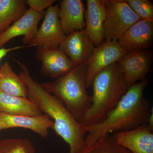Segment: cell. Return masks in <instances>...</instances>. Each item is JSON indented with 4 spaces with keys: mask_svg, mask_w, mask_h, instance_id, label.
<instances>
[{
    "mask_svg": "<svg viewBox=\"0 0 153 153\" xmlns=\"http://www.w3.org/2000/svg\"><path fill=\"white\" fill-rule=\"evenodd\" d=\"M86 63L75 66L71 71L51 82L41 84L47 92L63 102L75 119L82 124L84 115L91 104L87 92Z\"/></svg>",
    "mask_w": 153,
    "mask_h": 153,
    "instance_id": "4",
    "label": "cell"
},
{
    "mask_svg": "<svg viewBox=\"0 0 153 153\" xmlns=\"http://www.w3.org/2000/svg\"><path fill=\"white\" fill-rule=\"evenodd\" d=\"M25 0H0V34L26 13Z\"/></svg>",
    "mask_w": 153,
    "mask_h": 153,
    "instance_id": "19",
    "label": "cell"
},
{
    "mask_svg": "<svg viewBox=\"0 0 153 153\" xmlns=\"http://www.w3.org/2000/svg\"><path fill=\"white\" fill-rule=\"evenodd\" d=\"M44 12L36 13L28 10L20 19L0 34V49L16 37L23 36L24 44H30L38 30V25L45 16Z\"/></svg>",
    "mask_w": 153,
    "mask_h": 153,
    "instance_id": "12",
    "label": "cell"
},
{
    "mask_svg": "<svg viewBox=\"0 0 153 153\" xmlns=\"http://www.w3.org/2000/svg\"><path fill=\"white\" fill-rule=\"evenodd\" d=\"M91 86V104L82 120V125L84 127L98 124L104 120L130 87L117 63L110 65L97 73Z\"/></svg>",
    "mask_w": 153,
    "mask_h": 153,
    "instance_id": "3",
    "label": "cell"
},
{
    "mask_svg": "<svg viewBox=\"0 0 153 153\" xmlns=\"http://www.w3.org/2000/svg\"><path fill=\"white\" fill-rule=\"evenodd\" d=\"M27 5L30 7L29 10L36 13H41L44 10L53 5L55 0H25Z\"/></svg>",
    "mask_w": 153,
    "mask_h": 153,
    "instance_id": "23",
    "label": "cell"
},
{
    "mask_svg": "<svg viewBox=\"0 0 153 153\" xmlns=\"http://www.w3.org/2000/svg\"><path fill=\"white\" fill-rule=\"evenodd\" d=\"M79 153H131L118 145L112 136L102 137L96 142L86 145Z\"/></svg>",
    "mask_w": 153,
    "mask_h": 153,
    "instance_id": "20",
    "label": "cell"
},
{
    "mask_svg": "<svg viewBox=\"0 0 153 153\" xmlns=\"http://www.w3.org/2000/svg\"><path fill=\"white\" fill-rule=\"evenodd\" d=\"M28 47H29L28 46H18V47L10 48H4V47L1 48V49H0V61L3 58H4L6 55H7L9 52H10L11 51H14V50H18V49Z\"/></svg>",
    "mask_w": 153,
    "mask_h": 153,
    "instance_id": "24",
    "label": "cell"
},
{
    "mask_svg": "<svg viewBox=\"0 0 153 153\" xmlns=\"http://www.w3.org/2000/svg\"><path fill=\"white\" fill-rule=\"evenodd\" d=\"M148 81L146 78L131 85L104 120L98 124L84 127L86 145L111 133L130 130L148 124L152 110L144 91Z\"/></svg>",
    "mask_w": 153,
    "mask_h": 153,
    "instance_id": "2",
    "label": "cell"
},
{
    "mask_svg": "<svg viewBox=\"0 0 153 153\" xmlns=\"http://www.w3.org/2000/svg\"><path fill=\"white\" fill-rule=\"evenodd\" d=\"M105 11V40L117 41L136 22L141 20L124 0H102Z\"/></svg>",
    "mask_w": 153,
    "mask_h": 153,
    "instance_id": "5",
    "label": "cell"
},
{
    "mask_svg": "<svg viewBox=\"0 0 153 153\" xmlns=\"http://www.w3.org/2000/svg\"><path fill=\"white\" fill-rule=\"evenodd\" d=\"M59 4L47 9L42 25L29 45L30 47L58 48L66 37L58 17Z\"/></svg>",
    "mask_w": 153,
    "mask_h": 153,
    "instance_id": "7",
    "label": "cell"
},
{
    "mask_svg": "<svg viewBox=\"0 0 153 153\" xmlns=\"http://www.w3.org/2000/svg\"><path fill=\"white\" fill-rule=\"evenodd\" d=\"M95 47L83 29L74 31L66 36L58 48L76 66L87 61Z\"/></svg>",
    "mask_w": 153,
    "mask_h": 153,
    "instance_id": "10",
    "label": "cell"
},
{
    "mask_svg": "<svg viewBox=\"0 0 153 153\" xmlns=\"http://www.w3.org/2000/svg\"><path fill=\"white\" fill-rule=\"evenodd\" d=\"M0 114L36 116L43 114L27 98L11 95L0 89Z\"/></svg>",
    "mask_w": 153,
    "mask_h": 153,
    "instance_id": "17",
    "label": "cell"
},
{
    "mask_svg": "<svg viewBox=\"0 0 153 153\" xmlns=\"http://www.w3.org/2000/svg\"><path fill=\"white\" fill-rule=\"evenodd\" d=\"M141 20L153 22V5L149 0H124Z\"/></svg>",
    "mask_w": 153,
    "mask_h": 153,
    "instance_id": "22",
    "label": "cell"
},
{
    "mask_svg": "<svg viewBox=\"0 0 153 153\" xmlns=\"http://www.w3.org/2000/svg\"><path fill=\"white\" fill-rule=\"evenodd\" d=\"M118 145L131 153H153V129L148 124L112 136Z\"/></svg>",
    "mask_w": 153,
    "mask_h": 153,
    "instance_id": "11",
    "label": "cell"
},
{
    "mask_svg": "<svg viewBox=\"0 0 153 153\" xmlns=\"http://www.w3.org/2000/svg\"><path fill=\"white\" fill-rule=\"evenodd\" d=\"M15 60L22 69L19 76L27 86V98L53 121V129L68 144L69 153H80L86 146V132L82 124L76 120L63 102L47 92L33 79L26 65Z\"/></svg>",
    "mask_w": 153,
    "mask_h": 153,
    "instance_id": "1",
    "label": "cell"
},
{
    "mask_svg": "<svg viewBox=\"0 0 153 153\" xmlns=\"http://www.w3.org/2000/svg\"><path fill=\"white\" fill-rule=\"evenodd\" d=\"M0 89L11 95L27 98V86L9 62L0 66Z\"/></svg>",
    "mask_w": 153,
    "mask_h": 153,
    "instance_id": "18",
    "label": "cell"
},
{
    "mask_svg": "<svg viewBox=\"0 0 153 153\" xmlns=\"http://www.w3.org/2000/svg\"><path fill=\"white\" fill-rule=\"evenodd\" d=\"M36 149L27 139L7 138L0 140V153H36Z\"/></svg>",
    "mask_w": 153,
    "mask_h": 153,
    "instance_id": "21",
    "label": "cell"
},
{
    "mask_svg": "<svg viewBox=\"0 0 153 153\" xmlns=\"http://www.w3.org/2000/svg\"><path fill=\"white\" fill-rule=\"evenodd\" d=\"M3 130V126L1 121L0 120V132Z\"/></svg>",
    "mask_w": 153,
    "mask_h": 153,
    "instance_id": "25",
    "label": "cell"
},
{
    "mask_svg": "<svg viewBox=\"0 0 153 153\" xmlns=\"http://www.w3.org/2000/svg\"><path fill=\"white\" fill-rule=\"evenodd\" d=\"M153 40V22L141 20L128 28L118 40L127 52L147 50Z\"/></svg>",
    "mask_w": 153,
    "mask_h": 153,
    "instance_id": "13",
    "label": "cell"
},
{
    "mask_svg": "<svg viewBox=\"0 0 153 153\" xmlns=\"http://www.w3.org/2000/svg\"><path fill=\"white\" fill-rule=\"evenodd\" d=\"M85 11V30L96 47L105 41V11L102 0H87Z\"/></svg>",
    "mask_w": 153,
    "mask_h": 153,
    "instance_id": "16",
    "label": "cell"
},
{
    "mask_svg": "<svg viewBox=\"0 0 153 153\" xmlns=\"http://www.w3.org/2000/svg\"><path fill=\"white\" fill-rule=\"evenodd\" d=\"M35 56L41 61L42 74L51 79L60 78L75 67L58 48L38 47Z\"/></svg>",
    "mask_w": 153,
    "mask_h": 153,
    "instance_id": "9",
    "label": "cell"
},
{
    "mask_svg": "<svg viewBox=\"0 0 153 153\" xmlns=\"http://www.w3.org/2000/svg\"><path fill=\"white\" fill-rule=\"evenodd\" d=\"M152 61V52L147 49L127 52L117 63L130 87L146 78Z\"/></svg>",
    "mask_w": 153,
    "mask_h": 153,
    "instance_id": "8",
    "label": "cell"
},
{
    "mask_svg": "<svg viewBox=\"0 0 153 153\" xmlns=\"http://www.w3.org/2000/svg\"><path fill=\"white\" fill-rule=\"evenodd\" d=\"M85 8L81 0H62L60 2L58 17L65 36L85 29Z\"/></svg>",
    "mask_w": 153,
    "mask_h": 153,
    "instance_id": "14",
    "label": "cell"
},
{
    "mask_svg": "<svg viewBox=\"0 0 153 153\" xmlns=\"http://www.w3.org/2000/svg\"><path fill=\"white\" fill-rule=\"evenodd\" d=\"M127 52L117 41L105 40L95 49L85 62L87 66L86 86H91L94 76L100 71L117 63Z\"/></svg>",
    "mask_w": 153,
    "mask_h": 153,
    "instance_id": "6",
    "label": "cell"
},
{
    "mask_svg": "<svg viewBox=\"0 0 153 153\" xmlns=\"http://www.w3.org/2000/svg\"><path fill=\"white\" fill-rule=\"evenodd\" d=\"M0 120L3 129L14 128L29 129L38 134L43 138H47L49 129H53L54 123L47 114L36 116L11 115L0 114Z\"/></svg>",
    "mask_w": 153,
    "mask_h": 153,
    "instance_id": "15",
    "label": "cell"
}]
</instances>
